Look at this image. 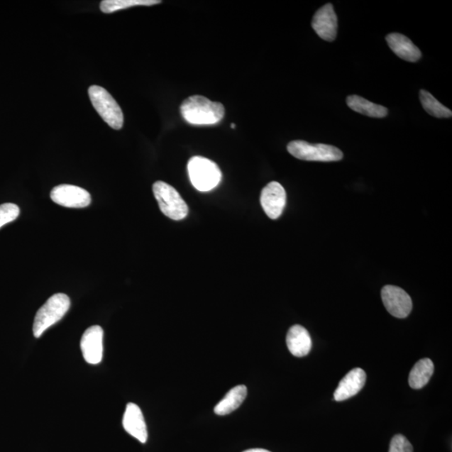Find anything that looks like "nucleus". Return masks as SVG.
I'll return each instance as SVG.
<instances>
[{
    "label": "nucleus",
    "mask_w": 452,
    "mask_h": 452,
    "mask_svg": "<svg viewBox=\"0 0 452 452\" xmlns=\"http://www.w3.org/2000/svg\"><path fill=\"white\" fill-rule=\"evenodd\" d=\"M231 128H236V125H235L234 123H232V124L231 125Z\"/></svg>",
    "instance_id": "obj_24"
},
{
    "label": "nucleus",
    "mask_w": 452,
    "mask_h": 452,
    "mask_svg": "<svg viewBox=\"0 0 452 452\" xmlns=\"http://www.w3.org/2000/svg\"><path fill=\"white\" fill-rule=\"evenodd\" d=\"M287 150L297 160L305 161L334 162L341 160L343 155L336 147L328 144H311L296 140L288 143Z\"/></svg>",
    "instance_id": "obj_6"
},
{
    "label": "nucleus",
    "mask_w": 452,
    "mask_h": 452,
    "mask_svg": "<svg viewBox=\"0 0 452 452\" xmlns=\"http://www.w3.org/2000/svg\"><path fill=\"white\" fill-rule=\"evenodd\" d=\"M160 0H104L101 2V12L111 13L135 6H152L161 4Z\"/></svg>",
    "instance_id": "obj_19"
},
{
    "label": "nucleus",
    "mask_w": 452,
    "mask_h": 452,
    "mask_svg": "<svg viewBox=\"0 0 452 452\" xmlns=\"http://www.w3.org/2000/svg\"><path fill=\"white\" fill-rule=\"evenodd\" d=\"M50 199L59 206L67 208H85L92 202L89 192L72 184L57 186L51 190Z\"/></svg>",
    "instance_id": "obj_8"
},
{
    "label": "nucleus",
    "mask_w": 452,
    "mask_h": 452,
    "mask_svg": "<svg viewBox=\"0 0 452 452\" xmlns=\"http://www.w3.org/2000/svg\"><path fill=\"white\" fill-rule=\"evenodd\" d=\"M382 301L387 311L398 319H405L412 310V301L408 293L396 286H385L381 291Z\"/></svg>",
    "instance_id": "obj_7"
},
{
    "label": "nucleus",
    "mask_w": 452,
    "mask_h": 452,
    "mask_svg": "<svg viewBox=\"0 0 452 452\" xmlns=\"http://www.w3.org/2000/svg\"><path fill=\"white\" fill-rule=\"evenodd\" d=\"M434 369V363L430 358H423L418 361L409 373V386L414 390L422 389L430 381Z\"/></svg>",
    "instance_id": "obj_17"
},
{
    "label": "nucleus",
    "mask_w": 452,
    "mask_h": 452,
    "mask_svg": "<svg viewBox=\"0 0 452 452\" xmlns=\"http://www.w3.org/2000/svg\"><path fill=\"white\" fill-rule=\"evenodd\" d=\"M366 382V374L360 368H355L348 372L344 378L339 382V385L334 392V399L336 402H343L356 395L363 388Z\"/></svg>",
    "instance_id": "obj_13"
},
{
    "label": "nucleus",
    "mask_w": 452,
    "mask_h": 452,
    "mask_svg": "<svg viewBox=\"0 0 452 452\" xmlns=\"http://www.w3.org/2000/svg\"><path fill=\"white\" fill-rule=\"evenodd\" d=\"M20 216V208L15 204L7 203L0 206V228L16 221Z\"/></svg>",
    "instance_id": "obj_21"
},
{
    "label": "nucleus",
    "mask_w": 452,
    "mask_h": 452,
    "mask_svg": "<svg viewBox=\"0 0 452 452\" xmlns=\"http://www.w3.org/2000/svg\"><path fill=\"white\" fill-rule=\"evenodd\" d=\"M104 330L100 326H92L83 334L81 349L83 358L91 365L101 363L104 355Z\"/></svg>",
    "instance_id": "obj_10"
},
{
    "label": "nucleus",
    "mask_w": 452,
    "mask_h": 452,
    "mask_svg": "<svg viewBox=\"0 0 452 452\" xmlns=\"http://www.w3.org/2000/svg\"><path fill=\"white\" fill-rule=\"evenodd\" d=\"M70 307L71 300L64 293H57L50 297L37 311L33 324L34 336L40 338L51 326L58 323L66 315Z\"/></svg>",
    "instance_id": "obj_2"
},
{
    "label": "nucleus",
    "mask_w": 452,
    "mask_h": 452,
    "mask_svg": "<svg viewBox=\"0 0 452 452\" xmlns=\"http://www.w3.org/2000/svg\"><path fill=\"white\" fill-rule=\"evenodd\" d=\"M88 94L93 106L109 127L115 130L123 128V111L109 92L104 87L94 85L89 87Z\"/></svg>",
    "instance_id": "obj_4"
},
{
    "label": "nucleus",
    "mask_w": 452,
    "mask_h": 452,
    "mask_svg": "<svg viewBox=\"0 0 452 452\" xmlns=\"http://www.w3.org/2000/svg\"><path fill=\"white\" fill-rule=\"evenodd\" d=\"M188 171L191 183L202 192H207L216 188L221 180L220 167L206 158H191L188 162Z\"/></svg>",
    "instance_id": "obj_3"
},
{
    "label": "nucleus",
    "mask_w": 452,
    "mask_h": 452,
    "mask_svg": "<svg viewBox=\"0 0 452 452\" xmlns=\"http://www.w3.org/2000/svg\"><path fill=\"white\" fill-rule=\"evenodd\" d=\"M386 41L393 53L407 62H416L421 57V50L407 36L392 33L386 36Z\"/></svg>",
    "instance_id": "obj_14"
},
{
    "label": "nucleus",
    "mask_w": 452,
    "mask_h": 452,
    "mask_svg": "<svg viewBox=\"0 0 452 452\" xmlns=\"http://www.w3.org/2000/svg\"><path fill=\"white\" fill-rule=\"evenodd\" d=\"M247 396L245 385H238L232 388L225 397L214 407V413L218 416H226L241 407Z\"/></svg>",
    "instance_id": "obj_16"
},
{
    "label": "nucleus",
    "mask_w": 452,
    "mask_h": 452,
    "mask_svg": "<svg viewBox=\"0 0 452 452\" xmlns=\"http://www.w3.org/2000/svg\"><path fill=\"white\" fill-rule=\"evenodd\" d=\"M389 452H413V446L403 435H395L391 440Z\"/></svg>",
    "instance_id": "obj_22"
},
{
    "label": "nucleus",
    "mask_w": 452,
    "mask_h": 452,
    "mask_svg": "<svg viewBox=\"0 0 452 452\" xmlns=\"http://www.w3.org/2000/svg\"><path fill=\"white\" fill-rule=\"evenodd\" d=\"M153 192L161 211L174 221L183 220L188 216L189 208L183 198L173 186L162 181L153 185Z\"/></svg>",
    "instance_id": "obj_5"
},
{
    "label": "nucleus",
    "mask_w": 452,
    "mask_h": 452,
    "mask_svg": "<svg viewBox=\"0 0 452 452\" xmlns=\"http://www.w3.org/2000/svg\"><path fill=\"white\" fill-rule=\"evenodd\" d=\"M244 452H271V451H269L265 449L255 448V449L247 450V451H245Z\"/></svg>",
    "instance_id": "obj_23"
},
{
    "label": "nucleus",
    "mask_w": 452,
    "mask_h": 452,
    "mask_svg": "<svg viewBox=\"0 0 452 452\" xmlns=\"http://www.w3.org/2000/svg\"><path fill=\"white\" fill-rule=\"evenodd\" d=\"M347 105L356 113L371 116V118H385L388 114V109L386 107L373 104L356 95L348 97Z\"/></svg>",
    "instance_id": "obj_18"
},
{
    "label": "nucleus",
    "mask_w": 452,
    "mask_h": 452,
    "mask_svg": "<svg viewBox=\"0 0 452 452\" xmlns=\"http://www.w3.org/2000/svg\"><path fill=\"white\" fill-rule=\"evenodd\" d=\"M124 430L141 443H146L148 430L141 409L137 404L129 403L126 407L123 419Z\"/></svg>",
    "instance_id": "obj_12"
},
{
    "label": "nucleus",
    "mask_w": 452,
    "mask_h": 452,
    "mask_svg": "<svg viewBox=\"0 0 452 452\" xmlns=\"http://www.w3.org/2000/svg\"><path fill=\"white\" fill-rule=\"evenodd\" d=\"M286 203L285 189L277 182H271L263 189L260 194V204L265 213L272 220H277L282 216Z\"/></svg>",
    "instance_id": "obj_9"
},
{
    "label": "nucleus",
    "mask_w": 452,
    "mask_h": 452,
    "mask_svg": "<svg viewBox=\"0 0 452 452\" xmlns=\"http://www.w3.org/2000/svg\"><path fill=\"white\" fill-rule=\"evenodd\" d=\"M287 346L292 355L299 358L307 355L312 348L309 331L301 325L292 326L287 335Z\"/></svg>",
    "instance_id": "obj_15"
},
{
    "label": "nucleus",
    "mask_w": 452,
    "mask_h": 452,
    "mask_svg": "<svg viewBox=\"0 0 452 452\" xmlns=\"http://www.w3.org/2000/svg\"><path fill=\"white\" fill-rule=\"evenodd\" d=\"M180 113L186 122L192 125H214L220 123L226 110L221 102L212 101L206 97L195 95L184 100Z\"/></svg>",
    "instance_id": "obj_1"
},
{
    "label": "nucleus",
    "mask_w": 452,
    "mask_h": 452,
    "mask_svg": "<svg viewBox=\"0 0 452 452\" xmlns=\"http://www.w3.org/2000/svg\"><path fill=\"white\" fill-rule=\"evenodd\" d=\"M312 26L320 38L327 41L336 39L338 18L332 4H325L316 12Z\"/></svg>",
    "instance_id": "obj_11"
},
{
    "label": "nucleus",
    "mask_w": 452,
    "mask_h": 452,
    "mask_svg": "<svg viewBox=\"0 0 452 452\" xmlns=\"http://www.w3.org/2000/svg\"><path fill=\"white\" fill-rule=\"evenodd\" d=\"M419 100H421L423 109L429 114L437 118H448L452 115V111L442 105L440 101L436 99L430 92L425 90L419 92Z\"/></svg>",
    "instance_id": "obj_20"
}]
</instances>
